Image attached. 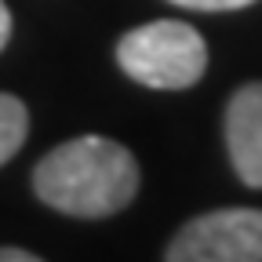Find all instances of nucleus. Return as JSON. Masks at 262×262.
Returning a JSON list of instances; mask_svg holds the SVG:
<instances>
[{"label": "nucleus", "mask_w": 262, "mask_h": 262, "mask_svg": "<svg viewBox=\"0 0 262 262\" xmlns=\"http://www.w3.org/2000/svg\"><path fill=\"white\" fill-rule=\"evenodd\" d=\"M37 196L73 219H110L139 193V164L113 139L80 135L55 146L33 171Z\"/></svg>", "instance_id": "obj_1"}, {"label": "nucleus", "mask_w": 262, "mask_h": 262, "mask_svg": "<svg viewBox=\"0 0 262 262\" xmlns=\"http://www.w3.org/2000/svg\"><path fill=\"white\" fill-rule=\"evenodd\" d=\"M29 135V110L22 98L0 91V164H8Z\"/></svg>", "instance_id": "obj_5"}, {"label": "nucleus", "mask_w": 262, "mask_h": 262, "mask_svg": "<svg viewBox=\"0 0 262 262\" xmlns=\"http://www.w3.org/2000/svg\"><path fill=\"white\" fill-rule=\"evenodd\" d=\"M8 40H11V11H8L4 0H0V51L8 48Z\"/></svg>", "instance_id": "obj_8"}, {"label": "nucleus", "mask_w": 262, "mask_h": 262, "mask_svg": "<svg viewBox=\"0 0 262 262\" xmlns=\"http://www.w3.org/2000/svg\"><path fill=\"white\" fill-rule=\"evenodd\" d=\"M117 62L142 88L182 91L204 77L208 48H204V37L189 22L157 18L117 40Z\"/></svg>", "instance_id": "obj_2"}, {"label": "nucleus", "mask_w": 262, "mask_h": 262, "mask_svg": "<svg viewBox=\"0 0 262 262\" xmlns=\"http://www.w3.org/2000/svg\"><path fill=\"white\" fill-rule=\"evenodd\" d=\"M0 262H44V258L26 248H0Z\"/></svg>", "instance_id": "obj_7"}, {"label": "nucleus", "mask_w": 262, "mask_h": 262, "mask_svg": "<svg viewBox=\"0 0 262 262\" xmlns=\"http://www.w3.org/2000/svg\"><path fill=\"white\" fill-rule=\"evenodd\" d=\"M179 8H189V11H241L255 0H171Z\"/></svg>", "instance_id": "obj_6"}, {"label": "nucleus", "mask_w": 262, "mask_h": 262, "mask_svg": "<svg viewBox=\"0 0 262 262\" xmlns=\"http://www.w3.org/2000/svg\"><path fill=\"white\" fill-rule=\"evenodd\" d=\"M226 149L244 186L262 189V80L233 91L226 106Z\"/></svg>", "instance_id": "obj_4"}, {"label": "nucleus", "mask_w": 262, "mask_h": 262, "mask_svg": "<svg viewBox=\"0 0 262 262\" xmlns=\"http://www.w3.org/2000/svg\"><path fill=\"white\" fill-rule=\"evenodd\" d=\"M164 262H262V211L219 208L189 219L171 237Z\"/></svg>", "instance_id": "obj_3"}]
</instances>
